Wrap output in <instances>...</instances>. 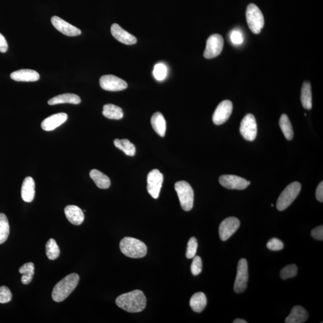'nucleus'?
Instances as JSON below:
<instances>
[{
	"label": "nucleus",
	"mask_w": 323,
	"mask_h": 323,
	"mask_svg": "<svg viewBox=\"0 0 323 323\" xmlns=\"http://www.w3.org/2000/svg\"><path fill=\"white\" fill-rule=\"evenodd\" d=\"M198 248V242L197 238L192 237L187 243L186 251V258L187 259H193L196 256Z\"/></svg>",
	"instance_id": "f704fd0d"
},
{
	"label": "nucleus",
	"mask_w": 323,
	"mask_h": 323,
	"mask_svg": "<svg viewBox=\"0 0 323 323\" xmlns=\"http://www.w3.org/2000/svg\"><path fill=\"white\" fill-rule=\"evenodd\" d=\"M10 226L6 215L0 213V244L6 242L9 237Z\"/></svg>",
	"instance_id": "7c9ffc66"
},
{
	"label": "nucleus",
	"mask_w": 323,
	"mask_h": 323,
	"mask_svg": "<svg viewBox=\"0 0 323 323\" xmlns=\"http://www.w3.org/2000/svg\"><path fill=\"white\" fill-rule=\"evenodd\" d=\"M167 67L163 63H159L155 65L154 70H153V75L156 80L163 81L167 76Z\"/></svg>",
	"instance_id": "473e14b6"
},
{
	"label": "nucleus",
	"mask_w": 323,
	"mask_h": 323,
	"mask_svg": "<svg viewBox=\"0 0 323 323\" xmlns=\"http://www.w3.org/2000/svg\"><path fill=\"white\" fill-rule=\"evenodd\" d=\"M297 274V266L295 264H292L283 268L280 272V277L283 280H287L295 277Z\"/></svg>",
	"instance_id": "72a5a7b5"
},
{
	"label": "nucleus",
	"mask_w": 323,
	"mask_h": 323,
	"mask_svg": "<svg viewBox=\"0 0 323 323\" xmlns=\"http://www.w3.org/2000/svg\"><path fill=\"white\" fill-rule=\"evenodd\" d=\"M281 129L284 134L285 139L292 140L293 138V130L292 123H291L287 115L283 114L280 119L279 121Z\"/></svg>",
	"instance_id": "c756f323"
},
{
	"label": "nucleus",
	"mask_w": 323,
	"mask_h": 323,
	"mask_svg": "<svg viewBox=\"0 0 323 323\" xmlns=\"http://www.w3.org/2000/svg\"><path fill=\"white\" fill-rule=\"evenodd\" d=\"M151 124H152L153 129L159 136L162 137L165 136L166 123L162 114L160 112L153 114L151 118Z\"/></svg>",
	"instance_id": "5701e85b"
},
{
	"label": "nucleus",
	"mask_w": 323,
	"mask_h": 323,
	"mask_svg": "<svg viewBox=\"0 0 323 323\" xmlns=\"http://www.w3.org/2000/svg\"><path fill=\"white\" fill-rule=\"evenodd\" d=\"M46 255L50 260L54 261L60 256V250L57 244L56 241L50 239L46 243Z\"/></svg>",
	"instance_id": "2f4dec72"
},
{
	"label": "nucleus",
	"mask_w": 323,
	"mask_h": 323,
	"mask_svg": "<svg viewBox=\"0 0 323 323\" xmlns=\"http://www.w3.org/2000/svg\"><path fill=\"white\" fill-rule=\"evenodd\" d=\"M301 100L304 108L311 110L312 107L311 86L308 81H304L301 89Z\"/></svg>",
	"instance_id": "a878e982"
},
{
	"label": "nucleus",
	"mask_w": 323,
	"mask_h": 323,
	"mask_svg": "<svg viewBox=\"0 0 323 323\" xmlns=\"http://www.w3.org/2000/svg\"><path fill=\"white\" fill-rule=\"evenodd\" d=\"M311 236L317 240L323 241V226H320L316 227L311 232Z\"/></svg>",
	"instance_id": "ea45409f"
},
{
	"label": "nucleus",
	"mask_w": 323,
	"mask_h": 323,
	"mask_svg": "<svg viewBox=\"0 0 323 323\" xmlns=\"http://www.w3.org/2000/svg\"><path fill=\"white\" fill-rule=\"evenodd\" d=\"M224 40L220 34H215L209 37L206 41L203 57L206 59H212L218 57L223 48Z\"/></svg>",
	"instance_id": "6e6552de"
},
{
	"label": "nucleus",
	"mask_w": 323,
	"mask_h": 323,
	"mask_svg": "<svg viewBox=\"0 0 323 323\" xmlns=\"http://www.w3.org/2000/svg\"><path fill=\"white\" fill-rule=\"evenodd\" d=\"M12 299V294L6 286L0 287V303H9Z\"/></svg>",
	"instance_id": "c9c22d12"
},
{
	"label": "nucleus",
	"mask_w": 323,
	"mask_h": 323,
	"mask_svg": "<svg viewBox=\"0 0 323 323\" xmlns=\"http://www.w3.org/2000/svg\"><path fill=\"white\" fill-rule=\"evenodd\" d=\"M240 226V222L234 217L224 219L219 226L220 238L223 242L227 241L237 232Z\"/></svg>",
	"instance_id": "f8f14e48"
},
{
	"label": "nucleus",
	"mask_w": 323,
	"mask_h": 323,
	"mask_svg": "<svg viewBox=\"0 0 323 323\" xmlns=\"http://www.w3.org/2000/svg\"><path fill=\"white\" fill-rule=\"evenodd\" d=\"M89 174L98 187L102 189H106L110 187L111 184L110 179L101 172L97 169H92Z\"/></svg>",
	"instance_id": "b1692460"
},
{
	"label": "nucleus",
	"mask_w": 323,
	"mask_h": 323,
	"mask_svg": "<svg viewBox=\"0 0 323 323\" xmlns=\"http://www.w3.org/2000/svg\"><path fill=\"white\" fill-rule=\"evenodd\" d=\"M10 78L12 80L17 81L31 82L39 81L40 75L36 71L30 69H22L11 73Z\"/></svg>",
	"instance_id": "a211bd4d"
},
{
	"label": "nucleus",
	"mask_w": 323,
	"mask_h": 323,
	"mask_svg": "<svg viewBox=\"0 0 323 323\" xmlns=\"http://www.w3.org/2000/svg\"><path fill=\"white\" fill-rule=\"evenodd\" d=\"M68 116L64 113L55 114L45 119L42 121L41 126L43 130L46 131H51L61 125L67 121Z\"/></svg>",
	"instance_id": "dca6fc26"
},
{
	"label": "nucleus",
	"mask_w": 323,
	"mask_h": 323,
	"mask_svg": "<svg viewBox=\"0 0 323 323\" xmlns=\"http://www.w3.org/2000/svg\"><path fill=\"white\" fill-rule=\"evenodd\" d=\"M271 206H274V204H272V203Z\"/></svg>",
	"instance_id": "c03bdc74"
},
{
	"label": "nucleus",
	"mask_w": 323,
	"mask_h": 323,
	"mask_svg": "<svg viewBox=\"0 0 323 323\" xmlns=\"http://www.w3.org/2000/svg\"><path fill=\"white\" fill-rule=\"evenodd\" d=\"M35 182L31 177H27L24 180L21 188V197L26 202H31L35 197Z\"/></svg>",
	"instance_id": "aec40b11"
},
{
	"label": "nucleus",
	"mask_w": 323,
	"mask_h": 323,
	"mask_svg": "<svg viewBox=\"0 0 323 323\" xmlns=\"http://www.w3.org/2000/svg\"><path fill=\"white\" fill-rule=\"evenodd\" d=\"M301 190L300 182H295L288 185L281 193L279 199L277 200V208L278 210L282 211L287 208L298 197Z\"/></svg>",
	"instance_id": "39448f33"
},
{
	"label": "nucleus",
	"mask_w": 323,
	"mask_h": 323,
	"mask_svg": "<svg viewBox=\"0 0 323 323\" xmlns=\"http://www.w3.org/2000/svg\"><path fill=\"white\" fill-rule=\"evenodd\" d=\"M120 248L121 253L129 258H141L146 255L147 248L145 243L132 237H125L121 240Z\"/></svg>",
	"instance_id": "7ed1b4c3"
},
{
	"label": "nucleus",
	"mask_w": 323,
	"mask_h": 323,
	"mask_svg": "<svg viewBox=\"0 0 323 323\" xmlns=\"http://www.w3.org/2000/svg\"><path fill=\"white\" fill-rule=\"evenodd\" d=\"M202 262L200 256H195L193 258L191 264V272L193 275H199L202 272Z\"/></svg>",
	"instance_id": "e433bc0d"
},
{
	"label": "nucleus",
	"mask_w": 323,
	"mask_h": 323,
	"mask_svg": "<svg viewBox=\"0 0 323 323\" xmlns=\"http://www.w3.org/2000/svg\"><path fill=\"white\" fill-rule=\"evenodd\" d=\"M102 115L109 119L120 120L123 117L122 109L117 105L108 104L103 107Z\"/></svg>",
	"instance_id": "bb28decb"
},
{
	"label": "nucleus",
	"mask_w": 323,
	"mask_h": 323,
	"mask_svg": "<svg viewBox=\"0 0 323 323\" xmlns=\"http://www.w3.org/2000/svg\"><path fill=\"white\" fill-rule=\"evenodd\" d=\"M308 314L305 309L301 306H294L289 316L286 318V323H303L308 319Z\"/></svg>",
	"instance_id": "412c9836"
},
{
	"label": "nucleus",
	"mask_w": 323,
	"mask_h": 323,
	"mask_svg": "<svg viewBox=\"0 0 323 323\" xmlns=\"http://www.w3.org/2000/svg\"><path fill=\"white\" fill-rule=\"evenodd\" d=\"M81 102V99L78 95L74 94H63L52 98V99L49 100L48 104L50 105L65 104V103L79 104Z\"/></svg>",
	"instance_id": "4be33fe9"
},
{
	"label": "nucleus",
	"mask_w": 323,
	"mask_h": 323,
	"mask_svg": "<svg viewBox=\"0 0 323 323\" xmlns=\"http://www.w3.org/2000/svg\"><path fill=\"white\" fill-rule=\"evenodd\" d=\"M246 20L249 28L254 34L261 33L264 25L263 14L259 8L255 4H249L246 10Z\"/></svg>",
	"instance_id": "423d86ee"
},
{
	"label": "nucleus",
	"mask_w": 323,
	"mask_h": 323,
	"mask_svg": "<svg viewBox=\"0 0 323 323\" xmlns=\"http://www.w3.org/2000/svg\"><path fill=\"white\" fill-rule=\"evenodd\" d=\"M316 198L319 202H323V182H322L318 186L316 193Z\"/></svg>",
	"instance_id": "79ce46f5"
},
{
	"label": "nucleus",
	"mask_w": 323,
	"mask_h": 323,
	"mask_svg": "<svg viewBox=\"0 0 323 323\" xmlns=\"http://www.w3.org/2000/svg\"><path fill=\"white\" fill-rule=\"evenodd\" d=\"M8 49V44L6 39L2 34L0 33V52L6 53Z\"/></svg>",
	"instance_id": "a19ab883"
},
{
	"label": "nucleus",
	"mask_w": 323,
	"mask_h": 323,
	"mask_svg": "<svg viewBox=\"0 0 323 323\" xmlns=\"http://www.w3.org/2000/svg\"><path fill=\"white\" fill-rule=\"evenodd\" d=\"M111 33L114 38L124 44L132 45L137 43V39L117 23H114L111 26Z\"/></svg>",
	"instance_id": "f3484780"
},
{
	"label": "nucleus",
	"mask_w": 323,
	"mask_h": 323,
	"mask_svg": "<svg viewBox=\"0 0 323 323\" xmlns=\"http://www.w3.org/2000/svg\"><path fill=\"white\" fill-rule=\"evenodd\" d=\"M248 281V263L245 259L238 262L236 279L235 281L234 291L242 293L246 290Z\"/></svg>",
	"instance_id": "1a4fd4ad"
},
{
	"label": "nucleus",
	"mask_w": 323,
	"mask_h": 323,
	"mask_svg": "<svg viewBox=\"0 0 323 323\" xmlns=\"http://www.w3.org/2000/svg\"><path fill=\"white\" fill-rule=\"evenodd\" d=\"M34 264L32 262L25 263L20 267L19 271L22 274L21 282L23 284H28L31 282L34 275Z\"/></svg>",
	"instance_id": "cd10ccee"
},
{
	"label": "nucleus",
	"mask_w": 323,
	"mask_h": 323,
	"mask_svg": "<svg viewBox=\"0 0 323 323\" xmlns=\"http://www.w3.org/2000/svg\"><path fill=\"white\" fill-rule=\"evenodd\" d=\"M146 303V298L144 293L139 290L123 294L118 296L116 300V303L119 308L132 313L144 310Z\"/></svg>",
	"instance_id": "f257e3e1"
},
{
	"label": "nucleus",
	"mask_w": 323,
	"mask_h": 323,
	"mask_svg": "<svg viewBox=\"0 0 323 323\" xmlns=\"http://www.w3.org/2000/svg\"><path fill=\"white\" fill-rule=\"evenodd\" d=\"M114 144L118 149L123 151L126 155L133 156L136 154V149L134 144H132L129 140L127 139H116L114 141Z\"/></svg>",
	"instance_id": "c85d7f7f"
},
{
	"label": "nucleus",
	"mask_w": 323,
	"mask_h": 323,
	"mask_svg": "<svg viewBox=\"0 0 323 323\" xmlns=\"http://www.w3.org/2000/svg\"><path fill=\"white\" fill-rule=\"evenodd\" d=\"M233 104L229 100H224L217 107L213 116V121L217 125L223 124L228 120L232 113Z\"/></svg>",
	"instance_id": "4468645a"
},
{
	"label": "nucleus",
	"mask_w": 323,
	"mask_h": 323,
	"mask_svg": "<svg viewBox=\"0 0 323 323\" xmlns=\"http://www.w3.org/2000/svg\"><path fill=\"white\" fill-rule=\"evenodd\" d=\"M230 39L233 43L235 44H241L243 42V37L242 34L238 31H234L230 34Z\"/></svg>",
	"instance_id": "58836bf2"
},
{
	"label": "nucleus",
	"mask_w": 323,
	"mask_h": 323,
	"mask_svg": "<svg viewBox=\"0 0 323 323\" xmlns=\"http://www.w3.org/2000/svg\"><path fill=\"white\" fill-rule=\"evenodd\" d=\"M66 218L71 224L81 225L83 223L84 215L83 211L76 205H68L64 209Z\"/></svg>",
	"instance_id": "6ab92c4d"
},
{
	"label": "nucleus",
	"mask_w": 323,
	"mask_h": 323,
	"mask_svg": "<svg viewBox=\"0 0 323 323\" xmlns=\"http://www.w3.org/2000/svg\"><path fill=\"white\" fill-rule=\"evenodd\" d=\"M240 131L245 140L254 141L258 133V125L255 116L250 113L246 115L241 122Z\"/></svg>",
	"instance_id": "0eeeda50"
},
{
	"label": "nucleus",
	"mask_w": 323,
	"mask_h": 323,
	"mask_svg": "<svg viewBox=\"0 0 323 323\" xmlns=\"http://www.w3.org/2000/svg\"><path fill=\"white\" fill-rule=\"evenodd\" d=\"M267 248L272 251H279L284 248V243L278 238H272L267 243Z\"/></svg>",
	"instance_id": "4c0bfd02"
},
{
	"label": "nucleus",
	"mask_w": 323,
	"mask_h": 323,
	"mask_svg": "<svg viewBox=\"0 0 323 323\" xmlns=\"http://www.w3.org/2000/svg\"><path fill=\"white\" fill-rule=\"evenodd\" d=\"M80 280L79 275L73 273L67 275L55 285L53 290V300L57 303H61L67 299L75 290Z\"/></svg>",
	"instance_id": "f03ea898"
},
{
	"label": "nucleus",
	"mask_w": 323,
	"mask_h": 323,
	"mask_svg": "<svg viewBox=\"0 0 323 323\" xmlns=\"http://www.w3.org/2000/svg\"><path fill=\"white\" fill-rule=\"evenodd\" d=\"M175 190L182 208L186 211L191 210L194 201V192L191 186L186 182L180 181L175 184Z\"/></svg>",
	"instance_id": "20e7f679"
},
{
	"label": "nucleus",
	"mask_w": 323,
	"mask_h": 323,
	"mask_svg": "<svg viewBox=\"0 0 323 323\" xmlns=\"http://www.w3.org/2000/svg\"><path fill=\"white\" fill-rule=\"evenodd\" d=\"M219 182L228 189L243 190L250 184V182L234 175H223L220 177Z\"/></svg>",
	"instance_id": "ddd939ff"
},
{
	"label": "nucleus",
	"mask_w": 323,
	"mask_h": 323,
	"mask_svg": "<svg viewBox=\"0 0 323 323\" xmlns=\"http://www.w3.org/2000/svg\"><path fill=\"white\" fill-rule=\"evenodd\" d=\"M233 323H247V322L245 321L244 320L238 319L235 320L233 322Z\"/></svg>",
	"instance_id": "37998d69"
},
{
	"label": "nucleus",
	"mask_w": 323,
	"mask_h": 323,
	"mask_svg": "<svg viewBox=\"0 0 323 323\" xmlns=\"http://www.w3.org/2000/svg\"><path fill=\"white\" fill-rule=\"evenodd\" d=\"M53 26L65 36L74 37L81 35V32L76 26L66 22L60 17L54 16L51 19Z\"/></svg>",
	"instance_id": "2eb2a0df"
},
{
	"label": "nucleus",
	"mask_w": 323,
	"mask_h": 323,
	"mask_svg": "<svg viewBox=\"0 0 323 323\" xmlns=\"http://www.w3.org/2000/svg\"><path fill=\"white\" fill-rule=\"evenodd\" d=\"M147 181L148 192L154 199H158L162 186L163 174L158 169H153L148 174Z\"/></svg>",
	"instance_id": "9d476101"
},
{
	"label": "nucleus",
	"mask_w": 323,
	"mask_h": 323,
	"mask_svg": "<svg viewBox=\"0 0 323 323\" xmlns=\"http://www.w3.org/2000/svg\"><path fill=\"white\" fill-rule=\"evenodd\" d=\"M101 88L108 91H121L125 89L128 84L123 79L114 75H104L100 79Z\"/></svg>",
	"instance_id": "9b49d317"
},
{
	"label": "nucleus",
	"mask_w": 323,
	"mask_h": 323,
	"mask_svg": "<svg viewBox=\"0 0 323 323\" xmlns=\"http://www.w3.org/2000/svg\"><path fill=\"white\" fill-rule=\"evenodd\" d=\"M207 303L206 296L202 292L194 294L190 300V306L196 312H201L205 309Z\"/></svg>",
	"instance_id": "393cba45"
}]
</instances>
